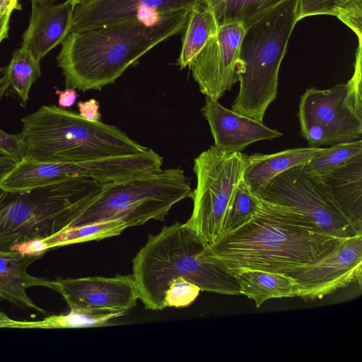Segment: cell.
I'll return each instance as SVG.
<instances>
[{
  "label": "cell",
  "mask_w": 362,
  "mask_h": 362,
  "mask_svg": "<svg viewBox=\"0 0 362 362\" xmlns=\"http://www.w3.org/2000/svg\"><path fill=\"white\" fill-rule=\"evenodd\" d=\"M201 110L209 124L214 146L224 151L241 152L252 143L283 135L279 130L229 110L210 98L206 97Z\"/></svg>",
  "instance_id": "cell-15"
},
{
  "label": "cell",
  "mask_w": 362,
  "mask_h": 362,
  "mask_svg": "<svg viewBox=\"0 0 362 362\" xmlns=\"http://www.w3.org/2000/svg\"><path fill=\"white\" fill-rule=\"evenodd\" d=\"M316 15L336 16L362 42V0H297V20Z\"/></svg>",
  "instance_id": "cell-26"
},
{
  "label": "cell",
  "mask_w": 362,
  "mask_h": 362,
  "mask_svg": "<svg viewBox=\"0 0 362 362\" xmlns=\"http://www.w3.org/2000/svg\"><path fill=\"white\" fill-rule=\"evenodd\" d=\"M126 228V225L119 220L72 227L46 240L31 243L23 252L42 255L47 250L61 246L117 236Z\"/></svg>",
  "instance_id": "cell-23"
},
{
  "label": "cell",
  "mask_w": 362,
  "mask_h": 362,
  "mask_svg": "<svg viewBox=\"0 0 362 362\" xmlns=\"http://www.w3.org/2000/svg\"><path fill=\"white\" fill-rule=\"evenodd\" d=\"M217 30L214 14L205 0L198 2L190 8L177 59V64L181 69L189 64Z\"/></svg>",
  "instance_id": "cell-24"
},
{
  "label": "cell",
  "mask_w": 362,
  "mask_h": 362,
  "mask_svg": "<svg viewBox=\"0 0 362 362\" xmlns=\"http://www.w3.org/2000/svg\"><path fill=\"white\" fill-rule=\"evenodd\" d=\"M361 45L362 42H358L356 52L354 71L351 79L346 83L347 90L345 97L346 105L361 118H362Z\"/></svg>",
  "instance_id": "cell-30"
},
{
  "label": "cell",
  "mask_w": 362,
  "mask_h": 362,
  "mask_svg": "<svg viewBox=\"0 0 362 362\" xmlns=\"http://www.w3.org/2000/svg\"><path fill=\"white\" fill-rule=\"evenodd\" d=\"M11 13L0 15V45L8 37L9 28V19Z\"/></svg>",
  "instance_id": "cell-36"
},
{
  "label": "cell",
  "mask_w": 362,
  "mask_h": 362,
  "mask_svg": "<svg viewBox=\"0 0 362 362\" xmlns=\"http://www.w3.org/2000/svg\"><path fill=\"white\" fill-rule=\"evenodd\" d=\"M362 235L343 240L319 260L284 274L292 278L303 300L321 299L354 282L361 286Z\"/></svg>",
  "instance_id": "cell-10"
},
{
  "label": "cell",
  "mask_w": 362,
  "mask_h": 362,
  "mask_svg": "<svg viewBox=\"0 0 362 362\" xmlns=\"http://www.w3.org/2000/svg\"><path fill=\"white\" fill-rule=\"evenodd\" d=\"M31 2L32 13L23 36V45L40 61L70 33L76 5L70 0L57 4Z\"/></svg>",
  "instance_id": "cell-16"
},
{
  "label": "cell",
  "mask_w": 362,
  "mask_h": 362,
  "mask_svg": "<svg viewBox=\"0 0 362 362\" xmlns=\"http://www.w3.org/2000/svg\"><path fill=\"white\" fill-rule=\"evenodd\" d=\"M14 9H21L18 0H0V15L11 13Z\"/></svg>",
  "instance_id": "cell-35"
},
{
  "label": "cell",
  "mask_w": 362,
  "mask_h": 362,
  "mask_svg": "<svg viewBox=\"0 0 362 362\" xmlns=\"http://www.w3.org/2000/svg\"><path fill=\"white\" fill-rule=\"evenodd\" d=\"M78 107L79 115L84 119L93 122L100 121L101 117L99 112L100 105L96 100L90 99L85 102H78Z\"/></svg>",
  "instance_id": "cell-32"
},
{
  "label": "cell",
  "mask_w": 362,
  "mask_h": 362,
  "mask_svg": "<svg viewBox=\"0 0 362 362\" xmlns=\"http://www.w3.org/2000/svg\"><path fill=\"white\" fill-rule=\"evenodd\" d=\"M286 0H205L217 26L238 23L245 29Z\"/></svg>",
  "instance_id": "cell-25"
},
{
  "label": "cell",
  "mask_w": 362,
  "mask_h": 362,
  "mask_svg": "<svg viewBox=\"0 0 362 362\" xmlns=\"http://www.w3.org/2000/svg\"><path fill=\"white\" fill-rule=\"evenodd\" d=\"M103 185L72 179L26 191L0 188V251L23 252L31 243L72 228Z\"/></svg>",
  "instance_id": "cell-4"
},
{
  "label": "cell",
  "mask_w": 362,
  "mask_h": 362,
  "mask_svg": "<svg viewBox=\"0 0 362 362\" xmlns=\"http://www.w3.org/2000/svg\"><path fill=\"white\" fill-rule=\"evenodd\" d=\"M327 148H295L271 154H245L246 166L243 177L259 197L268 184L280 173L308 163Z\"/></svg>",
  "instance_id": "cell-19"
},
{
  "label": "cell",
  "mask_w": 362,
  "mask_h": 362,
  "mask_svg": "<svg viewBox=\"0 0 362 362\" xmlns=\"http://www.w3.org/2000/svg\"><path fill=\"white\" fill-rule=\"evenodd\" d=\"M261 197L255 194L242 177L226 208L222 228V235L246 223L259 207Z\"/></svg>",
  "instance_id": "cell-27"
},
{
  "label": "cell",
  "mask_w": 362,
  "mask_h": 362,
  "mask_svg": "<svg viewBox=\"0 0 362 362\" xmlns=\"http://www.w3.org/2000/svg\"><path fill=\"white\" fill-rule=\"evenodd\" d=\"M76 6L81 5V4H85L86 3H88L91 0H70Z\"/></svg>",
  "instance_id": "cell-37"
},
{
  "label": "cell",
  "mask_w": 362,
  "mask_h": 362,
  "mask_svg": "<svg viewBox=\"0 0 362 362\" xmlns=\"http://www.w3.org/2000/svg\"><path fill=\"white\" fill-rule=\"evenodd\" d=\"M198 286L183 277L173 279L165 291V307L185 308L191 305L199 294Z\"/></svg>",
  "instance_id": "cell-29"
},
{
  "label": "cell",
  "mask_w": 362,
  "mask_h": 362,
  "mask_svg": "<svg viewBox=\"0 0 362 362\" xmlns=\"http://www.w3.org/2000/svg\"><path fill=\"white\" fill-rule=\"evenodd\" d=\"M56 93L59 95L58 103L62 108L73 106L78 98L77 92L74 88H66L64 90H57Z\"/></svg>",
  "instance_id": "cell-33"
},
{
  "label": "cell",
  "mask_w": 362,
  "mask_h": 362,
  "mask_svg": "<svg viewBox=\"0 0 362 362\" xmlns=\"http://www.w3.org/2000/svg\"><path fill=\"white\" fill-rule=\"evenodd\" d=\"M192 196L190 179L182 168H160L104 184L73 227L119 220L129 228L164 221L175 204Z\"/></svg>",
  "instance_id": "cell-7"
},
{
  "label": "cell",
  "mask_w": 362,
  "mask_h": 362,
  "mask_svg": "<svg viewBox=\"0 0 362 362\" xmlns=\"http://www.w3.org/2000/svg\"><path fill=\"white\" fill-rule=\"evenodd\" d=\"M305 216L326 233L348 238L359 233L322 177L308 173L303 165L276 175L259 196Z\"/></svg>",
  "instance_id": "cell-9"
},
{
  "label": "cell",
  "mask_w": 362,
  "mask_h": 362,
  "mask_svg": "<svg viewBox=\"0 0 362 362\" xmlns=\"http://www.w3.org/2000/svg\"><path fill=\"white\" fill-rule=\"evenodd\" d=\"M204 0H91L76 6L71 32L136 19L154 18L191 8Z\"/></svg>",
  "instance_id": "cell-14"
},
{
  "label": "cell",
  "mask_w": 362,
  "mask_h": 362,
  "mask_svg": "<svg viewBox=\"0 0 362 362\" xmlns=\"http://www.w3.org/2000/svg\"><path fill=\"white\" fill-rule=\"evenodd\" d=\"M40 62L24 45L16 50L0 78V100L15 93L25 106L33 83L41 75Z\"/></svg>",
  "instance_id": "cell-22"
},
{
  "label": "cell",
  "mask_w": 362,
  "mask_h": 362,
  "mask_svg": "<svg viewBox=\"0 0 362 362\" xmlns=\"http://www.w3.org/2000/svg\"><path fill=\"white\" fill-rule=\"evenodd\" d=\"M21 122L26 160L76 163L136 154L148 148L117 127L88 120L56 105H43Z\"/></svg>",
  "instance_id": "cell-5"
},
{
  "label": "cell",
  "mask_w": 362,
  "mask_h": 362,
  "mask_svg": "<svg viewBox=\"0 0 362 362\" xmlns=\"http://www.w3.org/2000/svg\"><path fill=\"white\" fill-rule=\"evenodd\" d=\"M13 160L0 154V180L3 179L16 165Z\"/></svg>",
  "instance_id": "cell-34"
},
{
  "label": "cell",
  "mask_w": 362,
  "mask_h": 362,
  "mask_svg": "<svg viewBox=\"0 0 362 362\" xmlns=\"http://www.w3.org/2000/svg\"><path fill=\"white\" fill-rule=\"evenodd\" d=\"M234 276L239 284L240 294L252 299L256 308L271 298L298 297L300 292L292 278L281 273L246 269Z\"/></svg>",
  "instance_id": "cell-21"
},
{
  "label": "cell",
  "mask_w": 362,
  "mask_h": 362,
  "mask_svg": "<svg viewBox=\"0 0 362 362\" xmlns=\"http://www.w3.org/2000/svg\"><path fill=\"white\" fill-rule=\"evenodd\" d=\"M208 243L186 223L163 226L148 236L132 260V276L139 299L146 309L161 310L170 281L183 277L201 291L240 295L235 277L206 261L202 253Z\"/></svg>",
  "instance_id": "cell-3"
},
{
  "label": "cell",
  "mask_w": 362,
  "mask_h": 362,
  "mask_svg": "<svg viewBox=\"0 0 362 362\" xmlns=\"http://www.w3.org/2000/svg\"><path fill=\"white\" fill-rule=\"evenodd\" d=\"M189 10L69 33L57 57L66 87L86 91L114 83L150 49L182 32Z\"/></svg>",
  "instance_id": "cell-2"
},
{
  "label": "cell",
  "mask_w": 362,
  "mask_h": 362,
  "mask_svg": "<svg viewBox=\"0 0 362 362\" xmlns=\"http://www.w3.org/2000/svg\"><path fill=\"white\" fill-rule=\"evenodd\" d=\"M346 83L325 90L308 88L301 95L298 117L300 126L315 124L327 133L330 145L360 139L362 118L345 102Z\"/></svg>",
  "instance_id": "cell-12"
},
{
  "label": "cell",
  "mask_w": 362,
  "mask_h": 362,
  "mask_svg": "<svg viewBox=\"0 0 362 362\" xmlns=\"http://www.w3.org/2000/svg\"><path fill=\"white\" fill-rule=\"evenodd\" d=\"M360 154H362L361 139L338 143L327 148L303 166L308 173L322 178Z\"/></svg>",
  "instance_id": "cell-28"
},
{
  "label": "cell",
  "mask_w": 362,
  "mask_h": 362,
  "mask_svg": "<svg viewBox=\"0 0 362 362\" xmlns=\"http://www.w3.org/2000/svg\"><path fill=\"white\" fill-rule=\"evenodd\" d=\"M245 166V154L214 145L194 160L197 187L192 191V214L186 223L208 245L222 235L226 208Z\"/></svg>",
  "instance_id": "cell-8"
},
{
  "label": "cell",
  "mask_w": 362,
  "mask_h": 362,
  "mask_svg": "<svg viewBox=\"0 0 362 362\" xmlns=\"http://www.w3.org/2000/svg\"><path fill=\"white\" fill-rule=\"evenodd\" d=\"M90 170L87 161L47 163L23 159L0 180V188L26 191L72 179H87Z\"/></svg>",
  "instance_id": "cell-17"
},
{
  "label": "cell",
  "mask_w": 362,
  "mask_h": 362,
  "mask_svg": "<svg viewBox=\"0 0 362 362\" xmlns=\"http://www.w3.org/2000/svg\"><path fill=\"white\" fill-rule=\"evenodd\" d=\"M53 284L70 310L127 312L139 299L132 275L58 278Z\"/></svg>",
  "instance_id": "cell-13"
},
{
  "label": "cell",
  "mask_w": 362,
  "mask_h": 362,
  "mask_svg": "<svg viewBox=\"0 0 362 362\" xmlns=\"http://www.w3.org/2000/svg\"><path fill=\"white\" fill-rule=\"evenodd\" d=\"M42 255L0 251V298L23 308H32L42 314L47 312L37 306L26 293V288L43 286L54 290L53 281L30 275L28 269Z\"/></svg>",
  "instance_id": "cell-18"
},
{
  "label": "cell",
  "mask_w": 362,
  "mask_h": 362,
  "mask_svg": "<svg viewBox=\"0 0 362 362\" xmlns=\"http://www.w3.org/2000/svg\"><path fill=\"white\" fill-rule=\"evenodd\" d=\"M4 69H5V67H4V68H0V72L4 71Z\"/></svg>",
  "instance_id": "cell-39"
},
{
  "label": "cell",
  "mask_w": 362,
  "mask_h": 362,
  "mask_svg": "<svg viewBox=\"0 0 362 362\" xmlns=\"http://www.w3.org/2000/svg\"><path fill=\"white\" fill-rule=\"evenodd\" d=\"M297 22V0H286L245 29L240 46V89L232 105L233 111L263 122L276 97L280 65Z\"/></svg>",
  "instance_id": "cell-6"
},
{
  "label": "cell",
  "mask_w": 362,
  "mask_h": 362,
  "mask_svg": "<svg viewBox=\"0 0 362 362\" xmlns=\"http://www.w3.org/2000/svg\"><path fill=\"white\" fill-rule=\"evenodd\" d=\"M245 31L238 23L218 27L216 34L188 65L206 97L218 100L238 81L240 46Z\"/></svg>",
  "instance_id": "cell-11"
},
{
  "label": "cell",
  "mask_w": 362,
  "mask_h": 362,
  "mask_svg": "<svg viewBox=\"0 0 362 362\" xmlns=\"http://www.w3.org/2000/svg\"><path fill=\"white\" fill-rule=\"evenodd\" d=\"M0 154L16 163L24 157V145L21 134H11L0 129Z\"/></svg>",
  "instance_id": "cell-31"
},
{
  "label": "cell",
  "mask_w": 362,
  "mask_h": 362,
  "mask_svg": "<svg viewBox=\"0 0 362 362\" xmlns=\"http://www.w3.org/2000/svg\"><path fill=\"white\" fill-rule=\"evenodd\" d=\"M322 179L344 214L362 233V154Z\"/></svg>",
  "instance_id": "cell-20"
},
{
  "label": "cell",
  "mask_w": 362,
  "mask_h": 362,
  "mask_svg": "<svg viewBox=\"0 0 362 362\" xmlns=\"http://www.w3.org/2000/svg\"><path fill=\"white\" fill-rule=\"evenodd\" d=\"M54 0H31V1H37V2H52Z\"/></svg>",
  "instance_id": "cell-38"
},
{
  "label": "cell",
  "mask_w": 362,
  "mask_h": 362,
  "mask_svg": "<svg viewBox=\"0 0 362 362\" xmlns=\"http://www.w3.org/2000/svg\"><path fill=\"white\" fill-rule=\"evenodd\" d=\"M345 239L289 207L261 198L252 217L208 245L202 257L233 276L246 269L285 274L319 260Z\"/></svg>",
  "instance_id": "cell-1"
}]
</instances>
